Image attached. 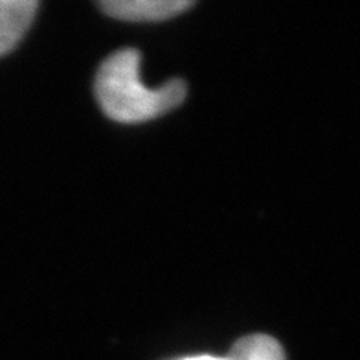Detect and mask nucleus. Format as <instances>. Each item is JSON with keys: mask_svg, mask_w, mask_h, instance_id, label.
<instances>
[{"mask_svg": "<svg viewBox=\"0 0 360 360\" xmlns=\"http://www.w3.org/2000/svg\"><path fill=\"white\" fill-rule=\"evenodd\" d=\"M140 52L125 48L101 63L96 76V98L110 120L120 124H140L176 109L188 86L182 79H171L158 89L140 81Z\"/></svg>", "mask_w": 360, "mask_h": 360, "instance_id": "f257e3e1", "label": "nucleus"}, {"mask_svg": "<svg viewBox=\"0 0 360 360\" xmlns=\"http://www.w3.org/2000/svg\"><path fill=\"white\" fill-rule=\"evenodd\" d=\"M191 6V0H105L100 2V10L129 22H158L190 10Z\"/></svg>", "mask_w": 360, "mask_h": 360, "instance_id": "f03ea898", "label": "nucleus"}, {"mask_svg": "<svg viewBox=\"0 0 360 360\" xmlns=\"http://www.w3.org/2000/svg\"><path fill=\"white\" fill-rule=\"evenodd\" d=\"M37 10L39 2L35 0H0V57L20 43Z\"/></svg>", "mask_w": 360, "mask_h": 360, "instance_id": "7ed1b4c3", "label": "nucleus"}, {"mask_svg": "<svg viewBox=\"0 0 360 360\" xmlns=\"http://www.w3.org/2000/svg\"><path fill=\"white\" fill-rule=\"evenodd\" d=\"M228 360H285V351L269 335H248L233 344Z\"/></svg>", "mask_w": 360, "mask_h": 360, "instance_id": "20e7f679", "label": "nucleus"}, {"mask_svg": "<svg viewBox=\"0 0 360 360\" xmlns=\"http://www.w3.org/2000/svg\"><path fill=\"white\" fill-rule=\"evenodd\" d=\"M182 360H228V356H212V355H199V356H188Z\"/></svg>", "mask_w": 360, "mask_h": 360, "instance_id": "39448f33", "label": "nucleus"}]
</instances>
